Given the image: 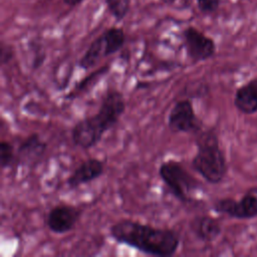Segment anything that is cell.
<instances>
[{
	"instance_id": "1",
	"label": "cell",
	"mask_w": 257,
	"mask_h": 257,
	"mask_svg": "<svg viewBox=\"0 0 257 257\" xmlns=\"http://www.w3.org/2000/svg\"><path fill=\"white\" fill-rule=\"evenodd\" d=\"M109 236L118 244L128 246L150 256L170 257L181 245L177 231L155 227L137 220L122 218L109 227Z\"/></svg>"
},
{
	"instance_id": "2",
	"label": "cell",
	"mask_w": 257,
	"mask_h": 257,
	"mask_svg": "<svg viewBox=\"0 0 257 257\" xmlns=\"http://www.w3.org/2000/svg\"><path fill=\"white\" fill-rule=\"evenodd\" d=\"M126 109L125 97L119 89L108 87L96 112L77 120L70 132L73 146L87 151L96 147L103 136L112 130Z\"/></svg>"
},
{
	"instance_id": "3",
	"label": "cell",
	"mask_w": 257,
	"mask_h": 257,
	"mask_svg": "<svg viewBox=\"0 0 257 257\" xmlns=\"http://www.w3.org/2000/svg\"><path fill=\"white\" fill-rule=\"evenodd\" d=\"M196 154L191 161L193 170L211 185L220 184L228 171L227 161L215 130H201L195 135Z\"/></svg>"
},
{
	"instance_id": "4",
	"label": "cell",
	"mask_w": 257,
	"mask_h": 257,
	"mask_svg": "<svg viewBox=\"0 0 257 257\" xmlns=\"http://www.w3.org/2000/svg\"><path fill=\"white\" fill-rule=\"evenodd\" d=\"M158 175L169 194L181 204L188 206L196 202L192 194L200 189V183L181 162L173 159L164 161L159 166Z\"/></svg>"
},
{
	"instance_id": "5",
	"label": "cell",
	"mask_w": 257,
	"mask_h": 257,
	"mask_svg": "<svg viewBox=\"0 0 257 257\" xmlns=\"http://www.w3.org/2000/svg\"><path fill=\"white\" fill-rule=\"evenodd\" d=\"M125 40V32L121 27L111 26L105 29L89 44L85 52L78 59L77 66L84 71L93 68L100 59L121 50Z\"/></svg>"
},
{
	"instance_id": "6",
	"label": "cell",
	"mask_w": 257,
	"mask_h": 257,
	"mask_svg": "<svg viewBox=\"0 0 257 257\" xmlns=\"http://www.w3.org/2000/svg\"><path fill=\"white\" fill-rule=\"evenodd\" d=\"M167 126L174 134H191L194 136L203 130L202 121L197 116L190 98H180L173 104L168 113Z\"/></svg>"
},
{
	"instance_id": "7",
	"label": "cell",
	"mask_w": 257,
	"mask_h": 257,
	"mask_svg": "<svg viewBox=\"0 0 257 257\" xmlns=\"http://www.w3.org/2000/svg\"><path fill=\"white\" fill-rule=\"evenodd\" d=\"M83 209L68 203H59L52 206L46 213L44 223L47 229L56 235L67 234L77 226Z\"/></svg>"
},
{
	"instance_id": "8",
	"label": "cell",
	"mask_w": 257,
	"mask_h": 257,
	"mask_svg": "<svg viewBox=\"0 0 257 257\" xmlns=\"http://www.w3.org/2000/svg\"><path fill=\"white\" fill-rule=\"evenodd\" d=\"M182 41L187 57L194 64L206 61L216 53L214 39L195 26H188L182 31Z\"/></svg>"
},
{
	"instance_id": "9",
	"label": "cell",
	"mask_w": 257,
	"mask_h": 257,
	"mask_svg": "<svg viewBox=\"0 0 257 257\" xmlns=\"http://www.w3.org/2000/svg\"><path fill=\"white\" fill-rule=\"evenodd\" d=\"M212 209L218 214L234 219H253L257 217V188L248 190L239 201L231 198L217 199Z\"/></svg>"
},
{
	"instance_id": "10",
	"label": "cell",
	"mask_w": 257,
	"mask_h": 257,
	"mask_svg": "<svg viewBox=\"0 0 257 257\" xmlns=\"http://www.w3.org/2000/svg\"><path fill=\"white\" fill-rule=\"evenodd\" d=\"M47 148V142L43 141L38 133L30 134L16 148L15 167H35L45 155Z\"/></svg>"
},
{
	"instance_id": "11",
	"label": "cell",
	"mask_w": 257,
	"mask_h": 257,
	"mask_svg": "<svg viewBox=\"0 0 257 257\" xmlns=\"http://www.w3.org/2000/svg\"><path fill=\"white\" fill-rule=\"evenodd\" d=\"M105 161L98 158H88L81 162L67 177L65 183L70 190L89 184L104 174Z\"/></svg>"
},
{
	"instance_id": "12",
	"label": "cell",
	"mask_w": 257,
	"mask_h": 257,
	"mask_svg": "<svg viewBox=\"0 0 257 257\" xmlns=\"http://www.w3.org/2000/svg\"><path fill=\"white\" fill-rule=\"evenodd\" d=\"M189 228L194 236L204 243L215 241L222 232V227L219 221L209 215L195 216L190 221Z\"/></svg>"
},
{
	"instance_id": "13",
	"label": "cell",
	"mask_w": 257,
	"mask_h": 257,
	"mask_svg": "<svg viewBox=\"0 0 257 257\" xmlns=\"http://www.w3.org/2000/svg\"><path fill=\"white\" fill-rule=\"evenodd\" d=\"M234 105L244 114L257 112V78H253L237 88Z\"/></svg>"
},
{
	"instance_id": "14",
	"label": "cell",
	"mask_w": 257,
	"mask_h": 257,
	"mask_svg": "<svg viewBox=\"0 0 257 257\" xmlns=\"http://www.w3.org/2000/svg\"><path fill=\"white\" fill-rule=\"evenodd\" d=\"M16 163V148L10 141L2 140L0 143V168L2 170L14 168Z\"/></svg>"
},
{
	"instance_id": "15",
	"label": "cell",
	"mask_w": 257,
	"mask_h": 257,
	"mask_svg": "<svg viewBox=\"0 0 257 257\" xmlns=\"http://www.w3.org/2000/svg\"><path fill=\"white\" fill-rule=\"evenodd\" d=\"M109 13L115 20H122L128 13L131 0H104Z\"/></svg>"
},
{
	"instance_id": "16",
	"label": "cell",
	"mask_w": 257,
	"mask_h": 257,
	"mask_svg": "<svg viewBox=\"0 0 257 257\" xmlns=\"http://www.w3.org/2000/svg\"><path fill=\"white\" fill-rule=\"evenodd\" d=\"M110 69V66L108 64H105V65H102L100 66L98 69L94 70L93 72L89 73L88 75H86L84 78L81 79V81L78 83V85L76 86L75 90H83L85 88L88 87V85L92 84L95 82V80H97L98 78H100L102 75L106 74Z\"/></svg>"
},
{
	"instance_id": "17",
	"label": "cell",
	"mask_w": 257,
	"mask_h": 257,
	"mask_svg": "<svg viewBox=\"0 0 257 257\" xmlns=\"http://www.w3.org/2000/svg\"><path fill=\"white\" fill-rule=\"evenodd\" d=\"M208 88L203 82H188L186 86H184V94L187 98H194V97H201L202 95L206 94Z\"/></svg>"
},
{
	"instance_id": "18",
	"label": "cell",
	"mask_w": 257,
	"mask_h": 257,
	"mask_svg": "<svg viewBox=\"0 0 257 257\" xmlns=\"http://www.w3.org/2000/svg\"><path fill=\"white\" fill-rule=\"evenodd\" d=\"M15 57V49L14 47L9 44L6 43L4 41L1 42V46H0V62L1 65H8Z\"/></svg>"
},
{
	"instance_id": "19",
	"label": "cell",
	"mask_w": 257,
	"mask_h": 257,
	"mask_svg": "<svg viewBox=\"0 0 257 257\" xmlns=\"http://www.w3.org/2000/svg\"><path fill=\"white\" fill-rule=\"evenodd\" d=\"M199 10L203 14L214 13L220 4V0H196Z\"/></svg>"
},
{
	"instance_id": "20",
	"label": "cell",
	"mask_w": 257,
	"mask_h": 257,
	"mask_svg": "<svg viewBox=\"0 0 257 257\" xmlns=\"http://www.w3.org/2000/svg\"><path fill=\"white\" fill-rule=\"evenodd\" d=\"M83 0H63V2L66 4V5H68V6H76V5H78V4H80L81 2H82Z\"/></svg>"
},
{
	"instance_id": "21",
	"label": "cell",
	"mask_w": 257,
	"mask_h": 257,
	"mask_svg": "<svg viewBox=\"0 0 257 257\" xmlns=\"http://www.w3.org/2000/svg\"><path fill=\"white\" fill-rule=\"evenodd\" d=\"M163 3H165V4H167V5H172V4H174L177 0H161Z\"/></svg>"
}]
</instances>
